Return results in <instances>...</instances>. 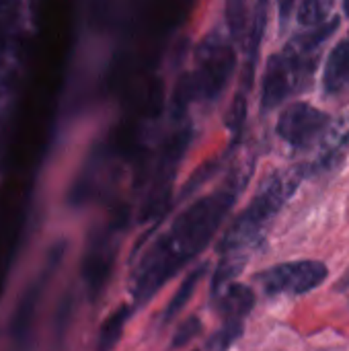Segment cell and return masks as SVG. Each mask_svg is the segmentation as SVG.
Instances as JSON below:
<instances>
[{
	"label": "cell",
	"mask_w": 349,
	"mask_h": 351,
	"mask_svg": "<svg viewBox=\"0 0 349 351\" xmlns=\"http://www.w3.org/2000/svg\"><path fill=\"white\" fill-rule=\"evenodd\" d=\"M243 329H245L243 321H222V327L216 333H212L206 348L210 351H228L241 339Z\"/></svg>",
	"instance_id": "obj_12"
},
{
	"label": "cell",
	"mask_w": 349,
	"mask_h": 351,
	"mask_svg": "<svg viewBox=\"0 0 349 351\" xmlns=\"http://www.w3.org/2000/svg\"><path fill=\"white\" fill-rule=\"evenodd\" d=\"M333 0H302L298 8V23L302 27H321L331 16Z\"/></svg>",
	"instance_id": "obj_11"
},
{
	"label": "cell",
	"mask_w": 349,
	"mask_h": 351,
	"mask_svg": "<svg viewBox=\"0 0 349 351\" xmlns=\"http://www.w3.org/2000/svg\"><path fill=\"white\" fill-rule=\"evenodd\" d=\"M132 315V306L128 304H121L117 306L103 323L101 331H99V339H97V351H111L117 341L121 339V333H123V327L128 323Z\"/></svg>",
	"instance_id": "obj_9"
},
{
	"label": "cell",
	"mask_w": 349,
	"mask_h": 351,
	"mask_svg": "<svg viewBox=\"0 0 349 351\" xmlns=\"http://www.w3.org/2000/svg\"><path fill=\"white\" fill-rule=\"evenodd\" d=\"M237 193L239 187L228 185L197 199L148 247L132 271L130 292L136 304L150 300L173 276L181 271L183 265L210 245L216 230L228 216Z\"/></svg>",
	"instance_id": "obj_1"
},
{
	"label": "cell",
	"mask_w": 349,
	"mask_h": 351,
	"mask_svg": "<svg viewBox=\"0 0 349 351\" xmlns=\"http://www.w3.org/2000/svg\"><path fill=\"white\" fill-rule=\"evenodd\" d=\"M329 276L323 261L302 259L278 263L257 276L263 292L267 296H300L317 290Z\"/></svg>",
	"instance_id": "obj_4"
},
{
	"label": "cell",
	"mask_w": 349,
	"mask_h": 351,
	"mask_svg": "<svg viewBox=\"0 0 349 351\" xmlns=\"http://www.w3.org/2000/svg\"><path fill=\"white\" fill-rule=\"evenodd\" d=\"M247 23V4L245 0H228V25L234 35H241Z\"/></svg>",
	"instance_id": "obj_15"
},
{
	"label": "cell",
	"mask_w": 349,
	"mask_h": 351,
	"mask_svg": "<svg viewBox=\"0 0 349 351\" xmlns=\"http://www.w3.org/2000/svg\"><path fill=\"white\" fill-rule=\"evenodd\" d=\"M197 64L200 68L193 76H189L185 88L191 95L200 93L202 97L214 99L222 93L234 70V51L222 37L210 35L200 47Z\"/></svg>",
	"instance_id": "obj_3"
},
{
	"label": "cell",
	"mask_w": 349,
	"mask_h": 351,
	"mask_svg": "<svg viewBox=\"0 0 349 351\" xmlns=\"http://www.w3.org/2000/svg\"><path fill=\"white\" fill-rule=\"evenodd\" d=\"M329 115L309 103H294L286 107L278 119V134L294 148L311 146L327 128Z\"/></svg>",
	"instance_id": "obj_5"
},
{
	"label": "cell",
	"mask_w": 349,
	"mask_h": 351,
	"mask_svg": "<svg viewBox=\"0 0 349 351\" xmlns=\"http://www.w3.org/2000/svg\"><path fill=\"white\" fill-rule=\"evenodd\" d=\"M294 2L296 0H278V8H280V19L286 23L292 14V8H294Z\"/></svg>",
	"instance_id": "obj_16"
},
{
	"label": "cell",
	"mask_w": 349,
	"mask_h": 351,
	"mask_svg": "<svg viewBox=\"0 0 349 351\" xmlns=\"http://www.w3.org/2000/svg\"><path fill=\"white\" fill-rule=\"evenodd\" d=\"M300 179H302L300 169L280 171L272 175L261 185V189L257 191L249 208L230 224V228L222 237L218 245L220 255H230V253L249 255L251 249L261 241L265 228L272 224V220L284 208L288 197L294 193Z\"/></svg>",
	"instance_id": "obj_2"
},
{
	"label": "cell",
	"mask_w": 349,
	"mask_h": 351,
	"mask_svg": "<svg viewBox=\"0 0 349 351\" xmlns=\"http://www.w3.org/2000/svg\"><path fill=\"white\" fill-rule=\"evenodd\" d=\"M214 308L222 321H243L255 306V292L243 284H228L220 292L212 294Z\"/></svg>",
	"instance_id": "obj_6"
},
{
	"label": "cell",
	"mask_w": 349,
	"mask_h": 351,
	"mask_svg": "<svg viewBox=\"0 0 349 351\" xmlns=\"http://www.w3.org/2000/svg\"><path fill=\"white\" fill-rule=\"evenodd\" d=\"M323 86L327 95H339L349 88V39L337 43L331 51L323 74Z\"/></svg>",
	"instance_id": "obj_8"
},
{
	"label": "cell",
	"mask_w": 349,
	"mask_h": 351,
	"mask_svg": "<svg viewBox=\"0 0 349 351\" xmlns=\"http://www.w3.org/2000/svg\"><path fill=\"white\" fill-rule=\"evenodd\" d=\"M344 10H346V14L349 16V0H344Z\"/></svg>",
	"instance_id": "obj_17"
},
{
	"label": "cell",
	"mask_w": 349,
	"mask_h": 351,
	"mask_svg": "<svg viewBox=\"0 0 349 351\" xmlns=\"http://www.w3.org/2000/svg\"><path fill=\"white\" fill-rule=\"evenodd\" d=\"M200 333H202V321H200L197 317L185 319V321L179 325V329L175 331V335H173L171 350H179V348L187 346V343H189L191 339H195Z\"/></svg>",
	"instance_id": "obj_13"
},
{
	"label": "cell",
	"mask_w": 349,
	"mask_h": 351,
	"mask_svg": "<svg viewBox=\"0 0 349 351\" xmlns=\"http://www.w3.org/2000/svg\"><path fill=\"white\" fill-rule=\"evenodd\" d=\"M21 16V0H0V37L8 35Z\"/></svg>",
	"instance_id": "obj_14"
},
{
	"label": "cell",
	"mask_w": 349,
	"mask_h": 351,
	"mask_svg": "<svg viewBox=\"0 0 349 351\" xmlns=\"http://www.w3.org/2000/svg\"><path fill=\"white\" fill-rule=\"evenodd\" d=\"M206 269H208V263H204V265H200V267H195L193 271H189L187 276H185V280H183V284L179 286V290L175 292V296L171 298V302L167 304V311H165V323H169V321H173L181 311H183V306L189 302V298L193 296V292H195V288H197V284H200V280L204 278V274H206Z\"/></svg>",
	"instance_id": "obj_10"
},
{
	"label": "cell",
	"mask_w": 349,
	"mask_h": 351,
	"mask_svg": "<svg viewBox=\"0 0 349 351\" xmlns=\"http://www.w3.org/2000/svg\"><path fill=\"white\" fill-rule=\"evenodd\" d=\"M113 261H115V249L107 243H99L88 251L84 265H82V276H84V282H86L93 298H97L103 292V288L111 276Z\"/></svg>",
	"instance_id": "obj_7"
}]
</instances>
